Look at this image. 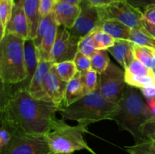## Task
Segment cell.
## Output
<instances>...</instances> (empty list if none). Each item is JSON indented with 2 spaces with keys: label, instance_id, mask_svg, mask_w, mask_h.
Segmentation results:
<instances>
[{
  "label": "cell",
  "instance_id": "1",
  "mask_svg": "<svg viewBox=\"0 0 155 154\" xmlns=\"http://www.w3.org/2000/svg\"><path fill=\"white\" fill-rule=\"evenodd\" d=\"M2 91V123L7 125L13 133L45 134L52 128L57 120L56 113L62 107L52 102L33 97L27 88L20 85L14 91L3 85Z\"/></svg>",
  "mask_w": 155,
  "mask_h": 154
},
{
  "label": "cell",
  "instance_id": "2",
  "mask_svg": "<svg viewBox=\"0 0 155 154\" xmlns=\"http://www.w3.org/2000/svg\"><path fill=\"white\" fill-rule=\"evenodd\" d=\"M119 110L113 118L120 128L130 132L135 143L146 141L141 131V127L147 121L154 118L142 93L137 88L127 85L124 96L120 100Z\"/></svg>",
  "mask_w": 155,
  "mask_h": 154
},
{
  "label": "cell",
  "instance_id": "3",
  "mask_svg": "<svg viewBox=\"0 0 155 154\" xmlns=\"http://www.w3.org/2000/svg\"><path fill=\"white\" fill-rule=\"evenodd\" d=\"M119 105L106 99L97 89L85 95L74 104L63 107L60 113L64 120L89 124L102 120H113Z\"/></svg>",
  "mask_w": 155,
  "mask_h": 154
},
{
  "label": "cell",
  "instance_id": "4",
  "mask_svg": "<svg viewBox=\"0 0 155 154\" xmlns=\"http://www.w3.org/2000/svg\"><path fill=\"white\" fill-rule=\"evenodd\" d=\"M24 40L6 33L0 40V78L2 85H14L24 82L27 79L24 59Z\"/></svg>",
  "mask_w": 155,
  "mask_h": 154
},
{
  "label": "cell",
  "instance_id": "5",
  "mask_svg": "<svg viewBox=\"0 0 155 154\" xmlns=\"http://www.w3.org/2000/svg\"><path fill=\"white\" fill-rule=\"evenodd\" d=\"M87 126L88 125L81 123L68 125L64 119H58L51 131L45 134L51 152L54 154H72L76 151L87 149L95 154L84 139Z\"/></svg>",
  "mask_w": 155,
  "mask_h": 154
},
{
  "label": "cell",
  "instance_id": "6",
  "mask_svg": "<svg viewBox=\"0 0 155 154\" xmlns=\"http://www.w3.org/2000/svg\"><path fill=\"white\" fill-rule=\"evenodd\" d=\"M101 21L116 20L131 29H136L146 34L143 25V12L130 4L128 0H121L108 5L96 7Z\"/></svg>",
  "mask_w": 155,
  "mask_h": 154
},
{
  "label": "cell",
  "instance_id": "7",
  "mask_svg": "<svg viewBox=\"0 0 155 154\" xmlns=\"http://www.w3.org/2000/svg\"><path fill=\"white\" fill-rule=\"evenodd\" d=\"M127 86L125 70L110 61L107 69L99 74L97 89L106 99L118 104L124 96Z\"/></svg>",
  "mask_w": 155,
  "mask_h": 154
},
{
  "label": "cell",
  "instance_id": "8",
  "mask_svg": "<svg viewBox=\"0 0 155 154\" xmlns=\"http://www.w3.org/2000/svg\"><path fill=\"white\" fill-rule=\"evenodd\" d=\"M0 154H54L45 135L14 133L11 143L0 151Z\"/></svg>",
  "mask_w": 155,
  "mask_h": 154
},
{
  "label": "cell",
  "instance_id": "9",
  "mask_svg": "<svg viewBox=\"0 0 155 154\" xmlns=\"http://www.w3.org/2000/svg\"><path fill=\"white\" fill-rule=\"evenodd\" d=\"M80 42V39L73 36L68 29L59 26L50 61L54 64L66 60H74L78 52Z\"/></svg>",
  "mask_w": 155,
  "mask_h": 154
},
{
  "label": "cell",
  "instance_id": "10",
  "mask_svg": "<svg viewBox=\"0 0 155 154\" xmlns=\"http://www.w3.org/2000/svg\"><path fill=\"white\" fill-rule=\"evenodd\" d=\"M80 14L72 29L71 34L80 41L99 28L101 18L98 9L88 0H84L80 5Z\"/></svg>",
  "mask_w": 155,
  "mask_h": 154
},
{
  "label": "cell",
  "instance_id": "11",
  "mask_svg": "<svg viewBox=\"0 0 155 154\" xmlns=\"http://www.w3.org/2000/svg\"><path fill=\"white\" fill-rule=\"evenodd\" d=\"M67 83L58 76L52 66L44 83V90L48 101L63 107Z\"/></svg>",
  "mask_w": 155,
  "mask_h": 154
},
{
  "label": "cell",
  "instance_id": "12",
  "mask_svg": "<svg viewBox=\"0 0 155 154\" xmlns=\"http://www.w3.org/2000/svg\"><path fill=\"white\" fill-rule=\"evenodd\" d=\"M6 33L13 34L24 39L29 38L28 22L24 9L23 0H18L15 2L12 17L6 28Z\"/></svg>",
  "mask_w": 155,
  "mask_h": 154
},
{
  "label": "cell",
  "instance_id": "13",
  "mask_svg": "<svg viewBox=\"0 0 155 154\" xmlns=\"http://www.w3.org/2000/svg\"><path fill=\"white\" fill-rule=\"evenodd\" d=\"M80 6L64 2L58 1L54 5L53 12L57 24L59 26L71 30L75 24L80 14Z\"/></svg>",
  "mask_w": 155,
  "mask_h": 154
},
{
  "label": "cell",
  "instance_id": "14",
  "mask_svg": "<svg viewBox=\"0 0 155 154\" xmlns=\"http://www.w3.org/2000/svg\"><path fill=\"white\" fill-rule=\"evenodd\" d=\"M54 63L48 60H39L36 70L30 81L28 90L35 98L42 101H48L44 90V83L47 74L50 71ZM49 102V101H48Z\"/></svg>",
  "mask_w": 155,
  "mask_h": 154
},
{
  "label": "cell",
  "instance_id": "15",
  "mask_svg": "<svg viewBox=\"0 0 155 154\" xmlns=\"http://www.w3.org/2000/svg\"><path fill=\"white\" fill-rule=\"evenodd\" d=\"M24 49L27 79L24 82L20 85L28 88L30 81H31L32 78H33V75L36 70V68L39 65L40 57H39V48L35 44L33 39L29 37L24 40Z\"/></svg>",
  "mask_w": 155,
  "mask_h": 154
},
{
  "label": "cell",
  "instance_id": "16",
  "mask_svg": "<svg viewBox=\"0 0 155 154\" xmlns=\"http://www.w3.org/2000/svg\"><path fill=\"white\" fill-rule=\"evenodd\" d=\"M133 42L127 40H116L114 45L107 49L120 66L125 70L134 60Z\"/></svg>",
  "mask_w": 155,
  "mask_h": 154
},
{
  "label": "cell",
  "instance_id": "17",
  "mask_svg": "<svg viewBox=\"0 0 155 154\" xmlns=\"http://www.w3.org/2000/svg\"><path fill=\"white\" fill-rule=\"evenodd\" d=\"M87 94L89 93L83 82L81 73L78 72L72 79L67 83L63 107H68L74 104Z\"/></svg>",
  "mask_w": 155,
  "mask_h": 154
},
{
  "label": "cell",
  "instance_id": "18",
  "mask_svg": "<svg viewBox=\"0 0 155 154\" xmlns=\"http://www.w3.org/2000/svg\"><path fill=\"white\" fill-rule=\"evenodd\" d=\"M23 5L28 22L29 37L34 39L41 20L39 0H23Z\"/></svg>",
  "mask_w": 155,
  "mask_h": 154
},
{
  "label": "cell",
  "instance_id": "19",
  "mask_svg": "<svg viewBox=\"0 0 155 154\" xmlns=\"http://www.w3.org/2000/svg\"><path fill=\"white\" fill-rule=\"evenodd\" d=\"M98 29L108 33L116 40L130 41L132 29L116 20L101 21Z\"/></svg>",
  "mask_w": 155,
  "mask_h": 154
},
{
  "label": "cell",
  "instance_id": "20",
  "mask_svg": "<svg viewBox=\"0 0 155 154\" xmlns=\"http://www.w3.org/2000/svg\"><path fill=\"white\" fill-rule=\"evenodd\" d=\"M58 27L59 25L54 20V22L52 23L51 27L48 29L46 34L44 36L40 46L38 48H39L40 60L50 61L51 50H52L53 45H54V42H55Z\"/></svg>",
  "mask_w": 155,
  "mask_h": 154
},
{
  "label": "cell",
  "instance_id": "21",
  "mask_svg": "<svg viewBox=\"0 0 155 154\" xmlns=\"http://www.w3.org/2000/svg\"><path fill=\"white\" fill-rule=\"evenodd\" d=\"M133 49L135 58L144 63L147 67L154 70L155 69L154 51L147 47L136 43H133Z\"/></svg>",
  "mask_w": 155,
  "mask_h": 154
},
{
  "label": "cell",
  "instance_id": "22",
  "mask_svg": "<svg viewBox=\"0 0 155 154\" xmlns=\"http://www.w3.org/2000/svg\"><path fill=\"white\" fill-rule=\"evenodd\" d=\"M53 68L58 76L65 82H68L78 72L74 60H66L54 63L53 65Z\"/></svg>",
  "mask_w": 155,
  "mask_h": 154
},
{
  "label": "cell",
  "instance_id": "23",
  "mask_svg": "<svg viewBox=\"0 0 155 154\" xmlns=\"http://www.w3.org/2000/svg\"><path fill=\"white\" fill-rule=\"evenodd\" d=\"M15 0H0V40L6 33V28L12 14Z\"/></svg>",
  "mask_w": 155,
  "mask_h": 154
},
{
  "label": "cell",
  "instance_id": "24",
  "mask_svg": "<svg viewBox=\"0 0 155 154\" xmlns=\"http://www.w3.org/2000/svg\"><path fill=\"white\" fill-rule=\"evenodd\" d=\"M110 63V60L109 58L107 49L97 50L95 54L91 57L92 69L96 71L98 74L104 72L108 67Z\"/></svg>",
  "mask_w": 155,
  "mask_h": 154
},
{
  "label": "cell",
  "instance_id": "25",
  "mask_svg": "<svg viewBox=\"0 0 155 154\" xmlns=\"http://www.w3.org/2000/svg\"><path fill=\"white\" fill-rule=\"evenodd\" d=\"M94 43L97 50L108 49L114 45L116 39L103 30L98 29L92 33Z\"/></svg>",
  "mask_w": 155,
  "mask_h": 154
},
{
  "label": "cell",
  "instance_id": "26",
  "mask_svg": "<svg viewBox=\"0 0 155 154\" xmlns=\"http://www.w3.org/2000/svg\"><path fill=\"white\" fill-rule=\"evenodd\" d=\"M125 81L128 85L141 88L145 86L155 85L154 75H136L125 71Z\"/></svg>",
  "mask_w": 155,
  "mask_h": 154
},
{
  "label": "cell",
  "instance_id": "27",
  "mask_svg": "<svg viewBox=\"0 0 155 154\" xmlns=\"http://www.w3.org/2000/svg\"><path fill=\"white\" fill-rule=\"evenodd\" d=\"M54 20H55V18H54V14L53 11L48 14L46 16L41 18L40 22H39V27H38L37 32H36V37L33 39L35 42V44H36V45L38 48L40 46L44 36L46 34L48 29L51 27V25L54 22Z\"/></svg>",
  "mask_w": 155,
  "mask_h": 154
},
{
  "label": "cell",
  "instance_id": "28",
  "mask_svg": "<svg viewBox=\"0 0 155 154\" xmlns=\"http://www.w3.org/2000/svg\"><path fill=\"white\" fill-rule=\"evenodd\" d=\"M130 41L133 43L147 47L155 52V38L142 33L136 29H132Z\"/></svg>",
  "mask_w": 155,
  "mask_h": 154
},
{
  "label": "cell",
  "instance_id": "29",
  "mask_svg": "<svg viewBox=\"0 0 155 154\" xmlns=\"http://www.w3.org/2000/svg\"><path fill=\"white\" fill-rule=\"evenodd\" d=\"M126 150L130 154H155V141L146 140L133 146H126Z\"/></svg>",
  "mask_w": 155,
  "mask_h": 154
},
{
  "label": "cell",
  "instance_id": "30",
  "mask_svg": "<svg viewBox=\"0 0 155 154\" xmlns=\"http://www.w3.org/2000/svg\"><path fill=\"white\" fill-rule=\"evenodd\" d=\"M81 73L82 80L87 90L88 93L95 91L97 90L98 85V78H99V74L94 70L93 69H91L89 70L84 72H80Z\"/></svg>",
  "mask_w": 155,
  "mask_h": 154
},
{
  "label": "cell",
  "instance_id": "31",
  "mask_svg": "<svg viewBox=\"0 0 155 154\" xmlns=\"http://www.w3.org/2000/svg\"><path fill=\"white\" fill-rule=\"evenodd\" d=\"M78 51L90 58L95 54L97 48H95V43H94L92 33L88 35L80 41L79 44Z\"/></svg>",
  "mask_w": 155,
  "mask_h": 154
},
{
  "label": "cell",
  "instance_id": "32",
  "mask_svg": "<svg viewBox=\"0 0 155 154\" xmlns=\"http://www.w3.org/2000/svg\"><path fill=\"white\" fill-rule=\"evenodd\" d=\"M125 71L136 75H154V71L147 67L144 63L134 58Z\"/></svg>",
  "mask_w": 155,
  "mask_h": 154
},
{
  "label": "cell",
  "instance_id": "33",
  "mask_svg": "<svg viewBox=\"0 0 155 154\" xmlns=\"http://www.w3.org/2000/svg\"><path fill=\"white\" fill-rule=\"evenodd\" d=\"M74 61L75 63L78 72H84L92 69L91 58L83 54L80 51H78V52L77 53Z\"/></svg>",
  "mask_w": 155,
  "mask_h": 154
},
{
  "label": "cell",
  "instance_id": "34",
  "mask_svg": "<svg viewBox=\"0 0 155 154\" xmlns=\"http://www.w3.org/2000/svg\"><path fill=\"white\" fill-rule=\"evenodd\" d=\"M14 133L6 125L2 123L0 129V151L4 149L12 141Z\"/></svg>",
  "mask_w": 155,
  "mask_h": 154
},
{
  "label": "cell",
  "instance_id": "35",
  "mask_svg": "<svg viewBox=\"0 0 155 154\" xmlns=\"http://www.w3.org/2000/svg\"><path fill=\"white\" fill-rule=\"evenodd\" d=\"M141 131L147 140L155 141V117L143 124L141 127Z\"/></svg>",
  "mask_w": 155,
  "mask_h": 154
},
{
  "label": "cell",
  "instance_id": "36",
  "mask_svg": "<svg viewBox=\"0 0 155 154\" xmlns=\"http://www.w3.org/2000/svg\"><path fill=\"white\" fill-rule=\"evenodd\" d=\"M58 0H39V12L41 18L53 11Z\"/></svg>",
  "mask_w": 155,
  "mask_h": 154
},
{
  "label": "cell",
  "instance_id": "37",
  "mask_svg": "<svg viewBox=\"0 0 155 154\" xmlns=\"http://www.w3.org/2000/svg\"><path fill=\"white\" fill-rule=\"evenodd\" d=\"M128 2L142 11L155 7V0H128Z\"/></svg>",
  "mask_w": 155,
  "mask_h": 154
},
{
  "label": "cell",
  "instance_id": "38",
  "mask_svg": "<svg viewBox=\"0 0 155 154\" xmlns=\"http://www.w3.org/2000/svg\"><path fill=\"white\" fill-rule=\"evenodd\" d=\"M139 89H140V91L142 93V96L145 99L155 98V85L145 86V87L141 88Z\"/></svg>",
  "mask_w": 155,
  "mask_h": 154
},
{
  "label": "cell",
  "instance_id": "39",
  "mask_svg": "<svg viewBox=\"0 0 155 154\" xmlns=\"http://www.w3.org/2000/svg\"><path fill=\"white\" fill-rule=\"evenodd\" d=\"M142 25H143L144 29H145V32H146V34L155 38V24L149 22V21H148L143 18Z\"/></svg>",
  "mask_w": 155,
  "mask_h": 154
},
{
  "label": "cell",
  "instance_id": "40",
  "mask_svg": "<svg viewBox=\"0 0 155 154\" xmlns=\"http://www.w3.org/2000/svg\"><path fill=\"white\" fill-rule=\"evenodd\" d=\"M143 18L151 23L155 24V7L143 11Z\"/></svg>",
  "mask_w": 155,
  "mask_h": 154
},
{
  "label": "cell",
  "instance_id": "41",
  "mask_svg": "<svg viewBox=\"0 0 155 154\" xmlns=\"http://www.w3.org/2000/svg\"><path fill=\"white\" fill-rule=\"evenodd\" d=\"M88 1L95 7H101V6L108 5L121 0H88Z\"/></svg>",
  "mask_w": 155,
  "mask_h": 154
},
{
  "label": "cell",
  "instance_id": "42",
  "mask_svg": "<svg viewBox=\"0 0 155 154\" xmlns=\"http://www.w3.org/2000/svg\"><path fill=\"white\" fill-rule=\"evenodd\" d=\"M58 1H61V2H67V3H70V4H73V5H80L82 2H83L84 0H58Z\"/></svg>",
  "mask_w": 155,
  "mask_h": 154
},
{
  "label": "cell",
  "instance_id": "43",
  "mask_svg": "<svg viewBox=\"0 0 155 154\" xmlns=\"http://www.w3.org/2000/svg\"><path fill=\"white\" fill-rule=\"evenodd\" d=\"M154 79H155V72H154Z\"/></svg>",
  "mask_w": 155,
  "mask_h": 154
},
{
  "label": "cell",
  "instance_id": "44",
  "mask_svg": "<svg viewBox=\"0 0 155 154\" xmlns=\"http://www.w3.org/2000/svg\"><path fill=\"white\" fill-rule=\"evenodd\" d=\"M153 71H154V72H155V69H154V70H153Z\"/></svg>",
  "mask_w": 155,
  "mask_h": 154
}]
</instances>
